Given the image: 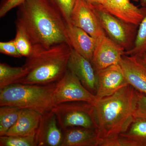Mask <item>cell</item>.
Instances as JSON below:
<instances>
[{"mask_svg":"<svg viewBox=\"0 0 146 146\" xmlns=\"http://www.w3.org/2000/svg\"><path fill=\"white\" fill-rule=\"evenodd\" d=\"M125 51L107 36L98 40L91 62L96 72L119 64Z\"/></svg>","mask_w":146,"mask_h":146,"instance_id":"9","label":"cell"},{"mask_svg":"<svg viewBox=\"0 0 146 146\" xmlns=\"http://www.w3.org/2000/svg\"><path fill=\"white\" fill-rule=\"evenodd\" d=\"M42 117V114L35 110L23 109L16 123L4 136H26L35 134Z\"/></svg>","mask_w":146,"mask_h":146,"instance_id":"17","label":"cell"},{"mask_svg":"<svg viewBox=\"0 0 146 146\" xmlns=\"http://www.w3.org/2000/svg\"><path fill=\"white\" fill-rule=\"evenodd\" d=\"M96 96L83 86L75 74L68 69L59 81L53 96L54 106L68 102L83 101L94 103Z\"/></svg>","mask_w":146,"mask_h":146,"instance_id":"7","label":"cell"},{"mask_svg":"<svg viewBox=\"0 0 146 146\" xmlns=\"http://www.w3.org/2000/svg\"><path fill=\"white\" fill-rule=\"evenodd\" d=\"M36 133L26 136H1L0 146H37Z\"/></svg>","mask_w":146,"mask_h":146,"instance_id":"23","label":"cell"},{"mask_svg":"<svg viewBox=\"0 0 146 146\" xmlns=\"http://www.w3.org/2000/svg\"><path fill=\"white\" fill-rule=\"evenodd\" d=\"M133 116L134 118L146 119V96L138 92L137 104Z\"/></svg>","mask_w":146,"mask_h":146,"instance_id":"26","label":"cell"},{"mask_svg":"<svg viewBox=\"0 0 146 146\" xmlns=\"http://www.w3.org/2000/svg\"><path fill=\"white\" fill-rule=\"evenodd\" d=\"M68 69L76 75L88 91L96 95L97 73L90 60L72 49L68 61Z\"/></svg>","mask_w":146,"mask_h":146,"instance_id":"13","label":"cell"},{"mask_svg":"<svg viewBox=\"0 0 146 146\" xmlns=\"http://www.w3.org/2000/svg\"><path fill=\"white\" fill-rule=\"evenodd\" d=\"M96 100L110 96L128 83L124 76L121 67L115 64L96 72Z\"/></svg>","mask_w":146,"mask_h":146,"instance_id":"10","label":"cell"},{"mask_svg":"<svg viewBox=\"0 0 146 146\" xmlns=\"http://www.w3.org/2000/svg\"></svg>","mask_w":146,"mask_h":146,"instance_id":"31","label":"cell"},{"mask_svg":"<svg viewBox=\"0 0 146 146\" xmlns=\"http://www.w3.org/2000/svg\"><path fill=\"white\" fill-rule=\"evenodd\" d=\"M16 32L14 41L21 56L28 57L33 50V46L23 29L16 25Z\"/></svg>","mask_w":146,"mask_h":146,"instance_id":"22","label":"cell"},{"mask_svg":"<svg viewBox=\"0 0 146 146\" xmlns=\"http://www.w3.org/2000/svg\"><path fill=\"white\" fill-rule=\"evenodd\" d=\"M128 84L146 96V65L136 56H123L119 63Z\"/></svg>","mask_w":146,"mask_h":146,"instance_id":"12","label":"cell"},{"mask_svg":"<svg viewBox=\"0 0 146 146\" xmlns=\"http://www.w3.org/2000/svg\"><path fill=\"white\" fill-rule=\"evenodd\" d=\"M122 21L138 26L146 14V8L138 7L129 0H107L102 5H96Z\"/></svg>","mask_w":146,"mask_h":146,"instance_id":"11","label":"cell"},{"mask_svg":"<svg viewBox=\"0 0 146 146\" xmlns=\"http://www.w3.org/2000/svg\"><path fill=\"white\" fill-rule=\"evenodd\" d=\"M133 1L136 2H138L140 1L142 7H145L146 8V0H133Z\"/></svg>","mask_w":146,"mask_h":146,"instance_id":"29","label":"cell"},{"mask_svg":"<svg viewBox=\"0 0 146 146\" xmlns=\"http://www.w3.org/2000/svg\"><path fill=\"white\" fill-rule=\"evenodd\" d=\"M78 0H51L60 11L68 24L70 23L71 14Z\"/></svg>","mask_w":146,"mask_h":146,"instance_id":"24","label":"cell"},{"mask_svg":"<svg viewBox=\"0 0 146 146\" xmlns=\"http://www.w3.org/2000/svg\"><path fill=\"white\" fill-rule=\"evenodd\" d=\"M109 146H146V119L134 118L127 129Z\"/></svg>","mask_w":146,"mask_h":146,"instance_id":"16","label":"cell"},{"mask_svg":"<svg viewBox=\"0 0 146 146\" xmlns=\"http://www.w3.org/2000/svg\"><path fill=\"white\" fill-rule=\"evenodd\" d=\"M92 5L106 35L123 48L125 51L132 48L138 26L120 20L99 6Z\"/></svg>","mask_w":146,"mask_h":146,"instance_id":"6","label":"cell"},{"mask_svg":"<svg viewBox=\"0 0 146 146\" xmlns=\"http://www.w3.org/2000/svg\"><path fill=\"white\" fill-rule=\"evenodd\" d=\"M37 146H61L63 133L52 110L42 115L36 133Z\"/></svg>","mask_w":146,"mask_h":146,"instance_id":"14","label":"cell"},{"mask_svg":"<svg viewBox=\"0 0 146 146\" xmlns=\"http://www.w3.org/2000/svg\"><path fill=\"white\" fill-rule=\"evenodd\" d=\"M23 109L9 106L0 108V136H4L16 123Z\"/></svg>","mask_w":146,"mask_h":146,"instance_id":"20","label":"cell"},{"mask_svg":"<svg viewBox=\"0 0 146 146\" xmlns=\"http://www.w3.org/2000/svg\"><path fill=\"white\" fill-rule=\"evenodd\" d=\"M18 7L16 25L23 29L33 46L69 44L68 23L51 0H27Z\"/></svg>","mask_w":146,"mask_h":146,"instance_id":"1","label":"cell"},{"mask_svg":"<svg viewBox=\"0 0 146 146\" xmlns=\"http://www.w3.org/2000/svg\"><path fill=\"white\" fill-rule=\"evenodd\" d=\"M52 110L63 131L74 127L96 130L97 122L93 103L83 101L65 102L55 105Z\"/></svg>","mask_w":146,"mask_h":146,"instance_id":"5","label":"cell"},{"mask_svg":"<svg viewBox=\"0 0 146 146\" xmlns=\"http://www.w3.org/2000/svg\"><path fill=\"white\" fill-rule=\"evenodd\" d=\"M72 51L66 43L48 48L33 46L23 66L27 74L20 83L46 85L57 82L68 70Z\"/></svg>","mask_w":146,"mask_h":146,"instance_id":"3","label":"cell"},{"mask_svg":"<svg viewBox=\"0 0 146 146\" xmlns=\"http://www.w3.org/2000/svg\"><path fill=\"white\" fill-rule=\"evenodd\" d=\"M70 23L83 30L97 40L106 35L94 6L84 0H78L71 14Z\"/></svg>","mask_w":146,"mask_h":146,"instance_id":"8","label":"cell"},{"mask_svg":"<svg viewBox=\"0 0 146 146\" xmlns=\"http://www.w3.org/2000/svg\"><path fill=\"white\" fill-rule=\"evenodd\" d=\"M27 74L25 68L22 67H13L6 63L0 64V89L20 83Z\"/></svg>","mask_w":146,"mask_h":146,"instance_id":"19","label":"cell"},{"mask_svg":"<svg viewBox=\"0 0 146 146\" xmlns=\"http://www.w3.org/2000/svg\"><path fill=\"white\" fill-rule=\"evenodd\" d=\"M63 131L61 146H98V138L96 129L74 127Z\"/></svg>","mask_w":146,"mask_h":146,"instance_id":"18","label":"cell"},{"mask_svg":"<svg viewBox=\"0 0 146 146\" xmlns=\"http://www.w3.org/2000/svg\"><path fill=\"white\" fill-rule=\"evenodd\" d=\"M0 52L3 54L15 58L22 57L16 48L14 39L8 42H0Z\"/></svg>","mask_w":146,"mask_h":146,"instance_id":"25","label":"cell"},{"mask_svg":"<svg viewBox=\"0 0 146 146\" xmlns=\"http://www.w3.org/2000/svg\"><path fill=\"white\" fill-rule=\"evenodd\" d=\"M141 58V60L143 61V63L146 65V54L143 55L141 57H139Z\"/></svg>","mask_w":146,"mask_h":146,"instance_id":"30","label":"cell"},{"mask_svg":"<svg viewBox=\"0 0 146 146\" xmlns=\"http://www.w3.org/2000/svg\"><path fill=\"white\" fill-rule=\"evenodd\" d=\"M87 3L92 5H102L107 0H84Z\"/></svg>","mask_w":146,"mask_h":146,"instance_id":"28","label":"cell"},{"mask_svg":"<svg viewBox=\"0 0 146 146\" xmlns=\"http://www.w3.org/2000/svg\"><path fill=\"white\" fill-rule=\"evenodd\" d=\"M56 83L46 85L18 83L5 87L0 89V106L32 110L43 115L54 106L53 96Z\"/></svg>","mask_w":146,"mask_h":146,"instance_id":"4","label":"cell"},{"mask_svg":"<svg viewBox=\"0 0 146 146\" xmlns=\"http://www.w3.org/2000/svg\"><path fill=\"white\" fill-rule=\"evenodd\" d=\"M68 36L72 49L91 62L98 40L71 23L68 24Z\"/></svg>","mask_w":146,"mask_h":146,"instance_id":"15","label":"cell"},{"mask_svg":"<svg viewBox=\"0 0 146 146\" xmlns=\"http://www.w3.org/2000/svg\"><path fill=\"white\" fill-rule=\"evenodd\" d=\"M27 0H3L0 7V17L2 18L15 7L19 6Z\"/></svg>","mask_w":146,"mask_h":146,"instance_id":"27","label":"cell"},{"mask_svg":"<svg viewBox=\"0 0 146 146\" xmlns=\"http://www.w3.org/2000/svg\"><path fill=\"white\" fill-rule=\"evenodd\" d=\"M138 26L133 46L124 55L141 57L146 53V14Z\"/></svg>","mask_w":146,"mask_h":146,"instance_id":"21","label":"cell"},{"mask_svg":"<svg viewBox=\"0 0 146 146\" xmlns=\"http://www.w3.org/2000/svg\"><path fill=\"white\" fill-rule=\"evenodd\" d=\"M138 91L128 84L94 104L98 146H108L127 129L134 119Z\"/></svg>","mask_w":146,"mask_h":146,"instance_id":"2","label":"cell"}]
</instances>
